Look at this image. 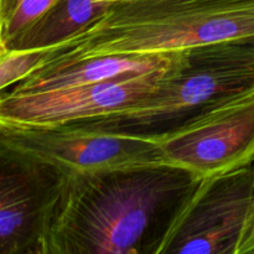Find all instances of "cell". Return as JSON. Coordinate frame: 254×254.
<instances>
[{"mask_svg": "<svg viewBox=\"0 0 254 254\" xmlns=\"http://www.w3.org/2000/svg\"><path fill=\"white\" fill-rule=\"evenodd\" d=\"M0 133L64 174L165 164L151 133L96 130L79 126Z\"/></svg>", "mask_w": 254, "mask_h": 254, "instance_id": "ba28073f", "label": "cell"}, {"mask_svg": "<svg viewBox=\"0 0 254 254\" xmlns=\"http://www.w3.org/2000/svg\"><path fill=\"white\" fill-rule=\"evenodd\" d=\"M107 5L91 0H60L29 30V39L36 46L54 45L83 29Z\"/></svg>", "mask_w": 254, "mask_h": 254, "instance_id": "30bf717a", "label": "cell"}, {"mask_svg": "<svg viewBox=\"0 0 254 254\" xmlns=\"http://www.w3.org/2000/svg\"><path fill=\"white\" fill-rule=\"evenodd\" d=\"M52 52V46L7 49L0 55V92L19 83L40 68Z\"/></svg>", "mask_w": 254, "mask_h": 254, "instance_id": "8fae6325", "label": "cell"}, {"mask_svg": "<svg viewBox=\"0 0 254 254\" xmlns=\"http://www.w3.org/2000/svg\"><path fill=\"white\" fill-rule=\"evenodd\" d=\"M92 2L94 4H99V5H108L112 4V2H117V1H123V0H91Z\"/></svg>", "mask_w": 254, "mask_h": 254, "instance_id": "5bb4252c", "label": "cell"}, {"mask_svg": "<svg viewBox=\"0 0 254 254\" xmlns=\"http://www.w3.org/2000/svg\"><path fill=\"white\" fill-rule=\"evenodd\" d=\"M252 221H253V227H254V200H253V205H252Z\"/></svg>", "mask_w": 254, "mask_h": 254, "instance_id": "9a60e30c", "label": "cell"}, {"mask_svg": "<svg viewBox=\"0 0 254 254\" xmlns=\"http://www.w3.org/2000/svg\"><path fill=\"white\" fill-rule=\"evenodd\" d=\"M254 84V40L195 47L151 93L111 114L73 126L96 130L158 133L220 97Z\"/></svg>", "mask_w": 254, "mask_h": 254, "instance_id": "3957f363", "label": "cell"}, {"mask_svg": "<svg viewBox=\"0 0 254 254\" xmlns=\"http://www.w3.org/2000/svg\"><path fill=\"white\" fill-rule=\"evenodd\" d=\"M197 183L168 164L66 174L45 254H151Z\"/></svg>", "mask_w": 254, "mask_h": 254, "instance_id": "6da1fadb", "label": "cell"}, {"mask_svg": "<svg viewBox=\"0 0 254 254\" xmlns=\"http://www.w3.org/2000/svg\"><path fill=\"white\" fill-rule=\"evenodd\" d=\"M64 178L0 133V254H45Z\"/></svg>", "mask_w": 254, "mask_h": 254, "instance_id": "52a82bcc", "label": "cell"}, {"mask_svg": "<svg viewBox=\"0 0 254 254\" xmlns=\"http://www.w3.org/2000/svg\"><path fill=\"white\" fill-rule=\"evenodd\" d=\"M165 164L196 180L252 166L254 84L220 97L165 130L151 133Z\"/></svg>", "mask_w": 254, "mask_h": 254, "instance_id": "277c9868", "label": "cell"}, {"mask_svg": "<svg viewBox=\"0 0 254 254\" xmlns=\"http://www.w3.org/2000/svg\"><path fill=\"white\" fill-rule=\"evenodd\" d=\"M183 52L165 55L98 56L68 64H44L30 76L16 83L14 89L21 92L46 91L97 83L123 74L168 67L178 61Z\"/></svg>", "mask_w": 254, "mask_h": 254, "instance_id": "9c48e42d", "label": "cell"}, {"mask_svg": "<svg viewBox=\"0 0 254 254\" xmlns=\"http://www.w3.org/2000/svg\"><path fill=\"white\" fill-rule=\"evenodd\" d=\"M7 49H9V47H7L6 42H5L4 31H2V24H1V21H0V55L4 54Z\"/></svg>", "mask_w": 254, "mask_h": 254, "instance_id": "4fadbf2b", "label": "cell"}, {"mask_svg": "<svg viewBox=\"0 0 254 254\" xmlns=\"http://www.w3.org/2000/svg\"><path fill=\"white\" fill-rule=\"evenodd\" d=\"M254 0H123L50 46L45 64L98 56L165 55L218 42L253 41Z\"/></svg>", "mask_w": 254, "mask_h": 254, "instance_id": "7a4b0ae2", "label": "cell"}, {"mask_svg": "<svg viewBox=\"0 0 254 254\" xmlns=\"http://www.w3.org/2000/svg\"><path fill=\"white\" fill-rule=\"evenodd\" d=\"M60 0H20L4 22L2 31L7 47L39 21Z\"/></svg>", "mask_w": 254, "mask_h": 254, "instance_id": "7c38bea8", "label": "cell"}, {"mask_svg": "<svg viewBox=\"0 0 254 254\" xmlns=\"http://www.w3.org/2000/svg\"><path fill=\"white\" fill-rule=\"evenodd\" d=\"M163 68L123 74L82 86L0 92V130L52 129L111 114L151 93L185 56Z\"/></svg>", "mask_w": 254, "mask_h": 254, "instance_id": "5b68a950", "label": "cell"}, {"mask_svg": "<svg viewBox=\"0 0 254 254\" xmlns=\"http://www.w3.org/2000/svg\"><path fill=\"white\" fill-rule=\"evenodd\" d=\"M253 165L203 179L179 203L151 254H235Z\"/></svg>", "mask_w": 254, "mask_h": 254, "instance_id": "8992f818", "label": "cell"}]
</instances>
